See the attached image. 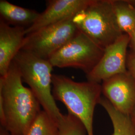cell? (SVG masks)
Masks as SVG:
<instances>
[{
    "mask_svg": "<svg viewBox=\"0 0 135 135\" xmlns=\"http://www.w3.org/2000/svg\"><path fill=\"white\" fill-rule=\"evenodd\" d=\"M22 81L13 61L6 75L0 77V122L13 135H25L42 111L33 93Z\"/></svg>",
    "mask_w": 135,
    "mask_h": 135,
    "instance_id": "obj_1",
    "label": "cell"
},
{
    "mask_svg": "<svg viewBox=\"0 0 135 135\" xmlns=\"http://www.w3.org/2000/svg\"><path fill=\"white\" fill-rule=\"evenodd\" d=\"M52 93L62 102L68 113L77 117L85 126L87 135H94L93 118L95 107L101 99L102 86L95 82H77L62 75H53Z\"/></svg>",
    "mask_w": 135,
    "mask_h": 135,
    "instance_id": "obj_2",
    "label": "cell"
},
{
    "mask_svg": "<svg viewBox=\"0 0 135 135\" xmlns=\"http://www.w3.org/2000/svg\"><path fill=\"white\" fill-rule=\"evenodd\" d=\"M13 62L19 69L22 80L28 85L44 111L58 123L63 114L52 93V65L48 60L23 50L17 54Z\"/></svg>",
    "mask_w": 135,
    "mask_h": 135,
    "instance_id": "obj_3",
    "label": "cell"
},
{
    "mask_svg": "<svg viewBox=\"0 0 135 135\" xmlns=\"http://www.w3.org/2000/svg\"><path fill=\"white\" fill-rule=\"evenodd\" d=\"M78 30L104 50L123 35L111 0H91L73 17Z\"/></svg>",
    "mask_w": 135,
    "mask_h": 135,
    "instance_id": "obj_4",
    "label": "cell"
},
{
    "mask_svg": "<svg viewBox=\"0 0 135 135\" xmlns=\"http://www.w3.org/2000/svg\"><path fill=\"white\" fill-rule=\"evenodd\" d=\"M73 17L27 35L21 50L49 60L80 32L73 22Z\"/></svg>",
    "mask_w": 135,
    "mask_h": 135,
    "instance_id": "obj_5",
    "label": "cell"
},
{
    "mask_svg": "<svg viewBox=\"0 0 135 135\" xmlns=\"http://www.w3.org/2000/svg\"><path fill=\"white\" fill-rule=\"evenodd\" d=\"M105 50L86 35L80 32L49 59L53 67L74 68L86 75L99 62Z\"/></svg>",
    "mask_w": 135,
    "mask_h": 135,
    "instance_id": "obj_6",
    "label": "cell"
},
{
    "mask_svg": "<svg viewBox=\"0 0 135 135\" xmlns=\"http://www.w3.org/2000/svg\"><path fill=\"white\" fill-rule=\"evenodd\" d=\"M130 37L123 34L107 48L96 66L86 75L88 81L100 83L116 75L127 72V48Z\"/></svg>",
    "mask_w": 135,
    "mask_h": 135,
    "instance_id": "obj_7",
    "label": "cell"
},
{
    "mask_svg": "<svg viewBox=\"0 0 135 135\" xmlns=\"http://www.w3.org/2000/svg\"><path fill=\"white\" fill-rule=\"evenodd\" d=\"M101 86L104 97L118 111L132 115L135 110V79L129 71L107 79Z\"/></svg>",
    "mask_w": 135,
    "mask_h": 135,
    "instance_id": "obj_8",
    "label": "cell"
},
{
    "mask_svg": "<svg viewBox=\"0 0 135 135\" xmlns=\"http://www.w3.org/2000/svg\"><path fill=\"white\" fill-rule=\"evenodd\" d=\"M91 0H49L46 9L33 24L26 29V35L72 18L88 5Z\"/></svg>",
    "mask_w": 135,
    "mask_h": 135,
    "instance_id": "obj_9",
    "label": "cell"
},
{
    "mask_svg": "<svg viewBox=\"0 0 135 135\" xmlns=\"http://www.w3.org/2000/svg\"><path fill=\"white\" fill-rule=\"evenodd\" d=\"M26 28L12 26L0 20V76L6 75L26 36Z\"/></svg>",
    "mask_w": 135,
    "mask_h": 135,
    "instance_id": "obj_10",
    "label": "cell"
},
{
    "mask_svg": "<svg viewBox=\"0 0 135 135\" xmlns=\"http://www.w3.org/2000/svg\"><path fill=\"white\" fill-rule=\"evenodd\" d=\"M40 14L35 10L14 5L6 0L0 1L1 20L11 26L27 29L37 21Z\"/></svg>",
    "mask_w": 135,
    "mask_h": 135,
    "instance_id": "obj_11",
    "label": "cell"
},
{
    "mask_svg": "<svg viewBox=\"0 0 135 135\" xmlns=\"http://www.w3.org/2000/svg\"><path fill=\"white\" fill-rule=\"evenodd\" d=\"M118 25L130 36L135 29V1L111 0Z\"/></svg>",
    "mask_w": 135,
    "mask_h": 135,
    "instance_id": "obj_12",
    "label": "cell"
},
{
    "mask_svg": "<svg viewBox=\"0 0 135 135\" xmlns=\"http://www.w3.org/2000/svg\"><path fill=\"white\" fill-rule=\"evenodd\" d=\"M99 104L109 116L113 127L112 135H135V125L131 116L118 111L105 97H102Z\"/></svg>",
    "mask_w": 135,
    "mask_h": 135,
    "instance_id": "obj_13",
    "label": "cell"
},
{
    "mask_svg": "<svg viewBox=\"0 0 135 135\" xmlns=\"http://www.w3.org/2000/svg\"><path fill=\"white\" fill-rule=\"evenodd\" d=\"M25 135H60L58 123L42 110Z\"/></svg>",
    "mask_w": 135,
    "mask_h": 135,
    "instance_id": "obj_14",
    "label": "cell"
},
{
    "mask_svg": "<svg viewBox=\"0 0 135 135\" xmlns=\"http://www.w3.org/2000/svg\"><path fill=\"white\" fill-rule=\"evenodd\" d=\"M60 135H87L85 126L77 117L68 113L58 121Z\"/></svg>",
    "mask_w": 135,
    "mask_h": 135,
    "instance_id": "obj_15",
    "label": "cell"
},
{
    "mask_svg": "<svg viewBox=\"0 0 135 135\" xmlns=\"http://www.w3.org/2000/svg\"><path fill=\"white\" fill-rule=\"evenodd\" d=\"M127 69L135 79V54L131 52L128 54Z\"/></svg>",
    "mask_w": 135,
    "mask_h": 135,
    "instance_id": "obj_16",
    "label": "cell"
},
{
    "mask_svg": "<svg viewBox=\"0 0 135 135\" xmlns=\"http://www.w3.org/2000/svg\"><path fill=\"white\" fill-rule=\"evenodd\" d=\"M130 43L129 46L132 49V52L135 54V29L133 33L129 36Z\"/></svg>",
    "mask_w": 135,
    "mask_h": 135,
    "instance_id": "obj_17",
    "label": "cell"
},
{
    "mask_svg": "<svg viewBox=\"0 0 135 135\" xmlns=\"http://www.w3.org/2000/svg\"><path fill=\"white\" fill-rule=\"evenodd\" d=\"M0 135H13L11 134L8 130H7L5 128L1 127L0 128Z\"/></svg>",
    "mask_w": 135,
    "mask_h": 135,
    "instance_id": "obj_18",
    "label": "cell"
},
{
    "mask_svg": "<svg viewBox=\"0 0 135 135\" xmlns=\"http://www.w3.org/2000/svg\"><path fill=\"white\" fill-rule=\"evenodd\" d=\"M131 116V117H132V119H133V121L134 122L135 125V110Z\"/></svg>",
    "mask_w": 135,
    "mask_h": 135,
    "instance_id": "obj_19",
    "label": "cell"
}]
</instances>
